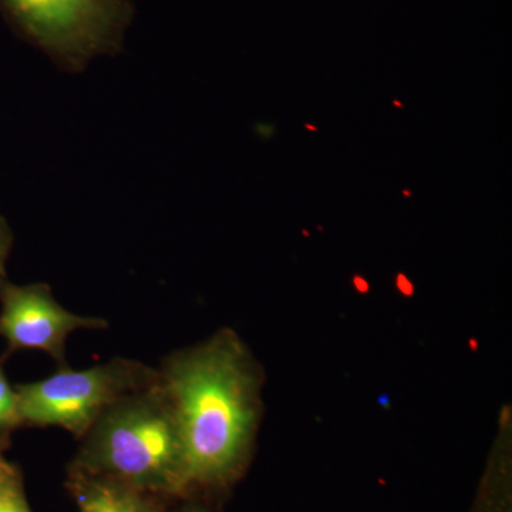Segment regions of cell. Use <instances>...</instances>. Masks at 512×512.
<instances>
[{
	"instance_id": "obj_3",
	"label": "cell",
	"mask_w": 512,
	"mask_h": 512,
	"mask_svg": "<svg viewBox=\"0 0 512 512\" xmlns=\"http://www.w3.org/2000/svg\"><path fill=\"white\" fill-rule=\"evenodd\" d=\"M0 12L30 45L67 70L114 56L134 16L131 0H0Z\"/></svg>"
},
{
	"instance_id": "obj_2",
	"label": "cell",
	"mask_w": 512,
	"mask_h": 512,
	"mask_svg": "<svg viewBox=\"0 0 512 512\" xmlns=\"http://www.w3.org/2000/svg\"><path fill=\"white\" fill-rule=\"evenodd\" d=\"M70 468L167 498L188 494L177 421L158 379L101 414Z\"/></svg>"
},
{
	"instance_id": "obj_5",
	"label": "cell",
	"mask_w": 512,
	"mask_h": 512,
	"mask_svg": "<svg viewBox=\"0 0 512 512\" xmlns=\"http://www.w3.org/2000/svg\"><path fill=\"white\" fill-rule=\"evenodd\" d=\"M109 329L103 318L80 316L64 309L47 284L0 288V338L8 343L6 356L18 350H42L59 367H66L67 338L76 330Z\"/></svg>"
},
{
	"instance_id": "obj_9",
	"label": "cell",
	"mask_w": 512,
	"mask_h": 512,
	"mask_svg": "<svg viewBox=\"0 0 512 512\" xmlns=\"http://www.w3.org/2000/svg\"><path fill=\"white\" fill-rule=\"evenodd\" d=\"M13 242H15V237H13L12 228L5 217L0 215V288L8 281L6 279V264H8L9 255L12 252Z\"/></svg>"
},
{
	"instance_id": "obj_8",
	"label": "cell",
	"mask_w": 512,
	"mask_h": 512,
	"mask_svg": "<svg viewBox=\"0 0 512 512\" xmlns=\"http://www.w3.org/2000/svg\"><path fill=\"white\" fill-rule=\"evenodd\" d=\"M3 362L5 357H0V448L6 450L10 446V436L20 429V421L16 390L6 377Z\"/></svg>"
},
{
	"instance_id": "obj_6",
	"label": "cell",
	"mask_w": 512,
	"mask_h": 512,
	"mask_svg": "<svg viewBox=\"0 0 512 512\" xmlns=\"http://www.w3.org/2000/svg\"><path fill=\"white\" fill-rule=\"evenodd\" d=\"M69 490L80 512H170L163 495L73 468L69 470Z\"/></svg>"
},
{
	"instance_id": "obj_7",
	"label": "cell",
	"mask_w": 512,
	"mask_h": 512,
	"mask_svg": "<svg viewBox=\"0 0 512 512\" xmlns=\"http://www.w3.org/2000/svg\"><path fill=\"white\" fill-rule=\"evenodd\" d=\"M0 512H32L19 467L0 448Z\"/></svg>"
},
{
	"instance_id": "obj_4",
	"label": "cell",
	"mask_w": 512,
	"mask_h": 512,
	"mask_svg": "<svg viewBox=\"0 0 512 512\" xmlns=\"http://www.w3.org/2000/svg\"><path fill=\"white\" fill-rule=\"evenodd\" d=\"M157 379V369L127 357L84 370L59 367L46 379L15 387L20 427H60L82 440L109 407Z\"/></svg>"
},
{
	"instance_id": "obj_10",
	"label": "cell",
	"mask_w": 512,
	"mask_h": 512,
	"mask_svg": "<svg viewBox=\"0 0 512 512\" xmlns=\"http://www.w3.org/2000/svg\"><path fill=\"white\" fill-rule=\"evenodd\" d=\"M178 512H210V511L205 510V508L194 507V505H192V507L184 508V510H181Z\"/></svg>"
},
{
	"instance_id": "obj_1",
	"label": "cell",
	"mask_w": 512,
	"mask_h": 512,
	"mask_svg": "<svg viewBox=\"0 0 512 512\" xmlns=\"http://www.w3.org/2000/svg\"><path fill=\"white\" fill-rule=\"evenodd\" d=\"M157 373L177 421L188 493L234 480L259 419V376L244 343L222 330L171 353Z\"/></svg>"
}]
</instances>
